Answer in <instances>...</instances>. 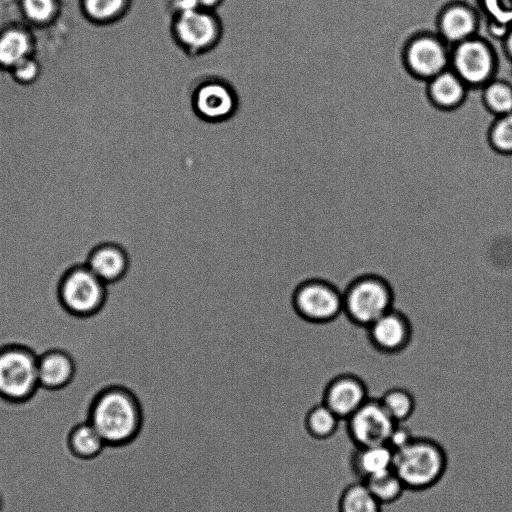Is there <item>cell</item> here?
Instances as JSON below:
<instances>
[{"label": "cell", "instance_id": "obj_13", "mask_svg": "<svg viewBox=\"0 0 512 512\" xmlns=\"http://www.w3.org/2000/svg\"><path fill=\"white\" fill-rule=\"evenodd\" d=\"M369 398L367 385L359 376L343 373L326 382L321 401L345 421Z\"/></svg>", "mask_w": 512, "mask_h": 512}, {"label": "cell", "instance_id": "obj_34", "mask_svg": "<svg viewBox=\"0 0 512 512\" xmlns=\"http://www.w3.org/2000/svg\"><path fill=\"white\" fill-rule=\"evenodd\" d=\"M75 374V373H74ZM79 376V375H78ZM81 377V376H80ZM82 378V377H81ZM83 379V378H82ZM85 380V379H84ZM86 381V380H85ZM88 382V381H87ZM89 383V382H88ZM90 384V383H89ZM91 385V384H90ZM92 386V385H91ZM93 387V386H92ZM94 388V387H93ZM95 389V388H94ZM96 390V389H95ZM97 391V390H96ZM98 392V391H97ZM99 393V392H98ZM100 395V393H99Z\"/></svg>", "mask_w": 512, "mask_h": 512}, {"label": "cell", "instance_id": "obj_11", "mask_svg": "<svg viewBox=\"0 0 512 512\" xmlns=\"http://www.w3.org/2000/svg\"><path fill=\"white\" fill-rule=\"evenodd\" d=\"M60 296L64 306L78 315L96 311L105 298V283L86 266L73 269L64 278Z\"/></svg>", "mask_w": 512, "mask_h": 512}, {"label": "cell", "instance_id": "obj_8", "mask_svg": "<svg viewBox=\"0 0 512 512\" xmlns=\"http://www.w3.org/2000/svg\"><path fill=\"white\" fill-rule=\"evenodd\" d=\"M451 48L435 32L414 35L404 49L407 69L417 78L429 81L450 67Z\"/></svg>", "mask_w": 512, "mask_h": 512}, {"label": "cell", "instance_id": "obj_30", "mask_svg": "<svg viewBox=\"0 0 512 512\" xmlns=\"http://www.w3.org/2000/svg\"><path fill=\"white\" fill-rule=\"evenodd\" d=\"M226 0H173L169 8V15L178 10L201 9L217 11L225 4Z\"/></svg>", "mask_w": 512, "mask_h": 512}, {"label": "cell", "instance_id": "obj_31", "mask_svg": "<svg viewBox=\"0 0 512 512\" xmlns=\"http://www.w3.org/2000/svg\"><path fill=\"white\" fill-rule=\"evenodd\" d=\"M414 437L412 431L404 423H397L391 430L386 444L393 452H396L410 443Z\"/></svg>", "mask_w": 512, "mask_h": 512}, {"label": "cell", "instance_id": "obj_6", "mask_svg": "<svg viewBox=\"0 0 512 512\" xmlns=\"http://www.w3.org/2000/svg\"><path fill=\"white\" fill-rule=\"evenodd\" d=\"M294 307L309 322L331 324L343 313V295L329 279L311 278L296 289Z\"/></svg>", "mask_w": 512, "mask_h": 512}, {"label": "cell", "instance_id": "obj_24", "mask_svg": "<svg viewBox=\"0 0 512 512\" xmlns=\"http://www.w3.org/2000/svg\"><path fill=\"white\" fill-rule=\"evenodd\" d=\"M477 4L489 33L501 41L512 26V0H477Z\"/></svg>", "mask_w": 512, "mask_h": 512}, {"label": "cell", "instance_id": "obj_19", "mask_svg": "<svg viewBox=\"0 0 512 512\" xmlns=\"http://www.w3.org/2000/svg\"><path fill=\"white\" fill-rule=\"evenodd\" d=\"M73 363L60 351H52L38 359L39 384L47 388H59L72 377Z\"/></svg>", "mask_w": 512, "mask_h": 512}, {"label": "cell", "instance_id": "obj_25", "mask_svg": "<svg viewBox=\"0 0 512 512\" xmlns=\"http://www.w3.org/2000/svg\"><path fill=\"white\" fill-rule=\"evenodd\" d=\"M482 100L496 117L512 113V82L495 77L482 87Z\"/></svg>", "mask_w": 512, "mask_h": 512}, {"label": "cell", "instance_id": "obj_10", "mask_svg": "<svg viewBox=\"0 0 512 512\" xmlns=\"http://www.w3.org/2000/svg\"><path fill=\"white\" fill-rule=\"evenodd\" d=\"M346 432L354 447L386 444L395 423L379 398H369L345 420Z\"/></svg>", "mask_w": 512, "mask_h": 512}, {"label": "cell", "instance_id": "obj_2", "mask_svg": "<svg viewBox=\"0 0 512 512\" xmlns=\"http://www.w3.org/2000/svg\"><path fill=\"white\" fill-rule=\"evenodd\" d=\"M448 466L444 447L429 437L415 436L394 452L393 469L406 490L425 491L440 482Z\"/></svg>", "mask_w": 512, "mask_h": 512}, {"label": "cell", "instance_id": "obj_29", "mask_svg": "<svg viewBox=\"0 0 512 512\" xmlns=\"http://www.w3.org/2000/svg\"><path fill=\"white\" fill-rule=\"evenodd\" d=\"M488 137L495 151L512 156V113L496 117L490 126Z\"/></svg>", "mask_w": 512, "mask_h": 512}, {"label": "cell", "instance_id": "obj_12", "mask_svg": "<svg viewBox=\"0 0 512 512\" xmlns=\"http://www.w3.org/2000/svg\"><path fill=\"white\" fill-rule=\"evenodd\" d=\"M482 16L475 6L460 0L446 3L437 18V34L449 47L479 35Z\"/></svg>", "mask_w": 512, "mask_h": 512}, {"label": "cell", "instance_id": "obj_9", "mask_svg": "<svg viewBox=\"0 0 512 512\" xmlns=\"http://www.w3.org/2000/svg\"><path fill=\"white\" fill-rule=\"evenodd\" d=\"M191 105L198 118L217 124L234 116L238 109V96L233 86L225 80L207 78L193 89Z\"/></svg>", "mask_w": 512, "mask_h": 512}, {"label": "cell", "instance_id": "obj_16", "mask_svg": "<svg viewBox=\"0 0 512 512\" xmlns=\"http://www.w3.org/2000/svg\"><path fill=\"white\" fill-rule=\"evenodd\" d=\"M394 452L387 444L354 447L350 469L360 481L393 468Z\"/></svg>", "mask_w": 512, "mask_h": 512}, {"label": "cell", "instance_id": "obj_14", "mask_svg": "<svg viewBox=\"0 0 512 512\" xmlns=\"http://www.w3.org/2000/svg\"><path fill=\"white\" fill-rule=\"evenodd\" d=\"M366 330L371 346L383 354L400 353L412 340V325L409 318L394 308L375 320Z\"/></svg>", "mask_w": 512, "mask_h": 512}, {"label": "cell", "instance_id": "obj_5", "mask_svg": "<svg viewBox=\"0 0 512 512\" xmlns=\"http://www.w3.org/2000/svg\"><path fill=\"white\" fill-rule=\"evenodd\" d=\"M450 68L469 88H480L495 78L499 60L491 43L477 35L451 47Z\"/></svg>", "mask_w": 512, "mask_h": 512}, {"label": "cell", "instance_id": "obj_33", "mask_svg": "<svg viewBox=\"0 0 512 512\" xmlns=\"http://www.w3.org/2000/svg\"><path fill=\"white\" fill-rule=\"evenodd\" d=\"M2 506H3V501H2V496L0 494V512H1Z\"/></svg>", "mask_w": 512, "mask_h": 512}, {"label": "cell", "instance_id": "obj_22", "mask_svg": "<svg viewBox=\"0 0 512 512\" xmlns=\"http://www.w3.org/2000/svg\"><path fill=\"white\" fill-rule=\"evenodd\" d=\"M68 444L74 455L84 459L98 456L106 446L99 432L89 421L81 422L72 428Z\"/></svg>", "mask_w": 512, "mask_h": 512}, {"label": "cell", "instance_id": "obj_26", "mask_svg": "<svg viewBox=\"0 0 512 512\" xmlns=\"http://www.w3.org/2000/svg\"><path fill=\"white\" fill-rule=\"evenodd\" d=\"M363 482L382 505L397 502L406 491L403 482L393 468Z\"/></svg>", "mask_w": 512, "mask_h": 512}, {"label": "cell", "instance_id": "obj_20", "mask_svg": "<svg viewBox=\"0 0 512 512\" xmlns=\"http://www.w3.org/2000/svg\"><path fill=\"white\" fill-rule=\"evenodd\" d=\"M342 421L322 401L313 404L305 413L303 426L306 434L314 441L332 438Z\"/></svg>", "mask_w": 512, "mask_h": 512}, {"label": "cell", "instance_id": "obj_32", "mask_svg": "<svg viewBox=\"0 0 512 512\" xmlns=\"http://www.w3.org/2000/svg\"><path fill=\"white\" fill-rule=\"evenodd\" d=\"M501 42L504 55L512 63V26L508 29Z\"/></svg>", "mask_w": 512, "mask_h": 512}, {"label": "cell", "instance_id": "obj_4", "mask_svg": "<svg viewBox=\"0 0 512 512\" xmlns=\"http://www.w3.org/2000/svg\"><path fill=\"white\" fill-rule=\"evenodd\" d=\"M169 18L171 36L187 55H204L215 49L222 39L223 23L217 11L178 10Z\"/></svg>", "mask_w": 512, "mask_h": 512}, {"label": "cell", "instance_id": "obj_3", "mask_svg": "<svg viewBox=\"0 0 512 512\" xmlns=\"http://www.w3.org/2000/svg\"><path fill=\"white\" fill-rule=\"evenodd\" d=\"M343 313L353 324L367 328L394 304L391 284L378 274L354 278L342 292Z\"/></svg>", "mask_w": 512, "mask_h": 512}, {"label": "cell", "instance_id": "obj_1", "mask_svg": "<svg viewBox=\"0 0 512 512\" xmlns=\"http://www.w3.org/2000/svg\"><path fill=\"white\" fill-rule=\"evenodd\" d=\"M88 421L99 432L106 445H124L133 441L143 424L141 405L126 388L112 387L94 401Z\"/></svg>", "mask_w": 512, "mask_h": 512}, {"label": "cell", "instance_id": "obj_21", "mask_svg": "<svg viewBox=\"0 0 512 512\" xmlns=\"http://www.w3.org/2000/svg\"><path fill=\"white\" fill-rule=\"evenodd\" d=\"M86 17L99 25H115L132 10V0H81Z\"/></svg>", "mask_w": 512, "mask_h": 512}, {"label": "cell", "instance_id": "obj_27", "mask_svg": "<svg viewBox=\"0 0 512 512\" xmlns=\"http://www.w3.org/2000/svg\"><path fill=\"white\" fill-rule=\"evenodd\" d=\"M383 408L395 423H404L414 413L416 400L406 388L392 387L379 398Z\"/></svg>", "mask_w": 512, "mask_h": 512}, {"label": "cell", "instance_id": "obj_28", "mask_svg": "<svg viewBox=\"0 0 512 512\" xmlns=\"http://www.w3.org/2000/svg\"><path fill=\"white\" fill-rule=\"evenodd\" d=\"M20 8L27 22L36 26L52 23L59 15V0H20Z\"/></svg>", "mask_w": 512, "mask_h": 512}, {"label": "cell", "instance_id": "obj_17", "mask_svg": "<svg viewBox=\"0 0 512 512\" xmlns=\"http://www.w3.org/2000/svg\"><path fill=\"white\" fill-rule=\"evenodd\" d=\"M468 89L451 68L427 81V91L432 103L445 110L460 106L467 97Z\"/></svg>", "mask_w": 512, "mask_h": 512}, {"label": "cell", "instance_id": "obj_18", "mask_svg": "<svg viewBox=\"0 0 512 512\" xmlns=\"http://www.w3.org/2000/svg\"><path fill=\"white\" fill-rule=\"evenodd\" d=\"M86 267L106 284L123 277L128 268V257L120 246L105 244L93 251Z\"/></svg>", "mask_w": 512, "mask_h": 512}, {"label": "cell", "instance_id": "obj_23", "mask_svg": "<svg viewBox=\"0 0 512 512\" xmlns=\"http://www.w3.org/2000/svg\"><path fill=\"white\" fill-rule=\"evenodd\" d=\"M382 504L363 481L347 485L337 501V512H382Z\"/></svg>", "mask_w": 512, "mask_h": 512}, {"label": "cell", "instance_id": "obj_7", "mask_svg": "<svg viewBox=\"0 0 512 512\" xmlns=\"http://www.w3.org/2000/svg\"><path fill=\"white\" fill-rule=\"evenodd\" d=\"M39 385L38 359L29 351L9 348L0 352V395L20 401Z\"/></svg>", "mask_w": 512, "mask_h": 512}, {"label": "cell", "instance_id": "obj_15", "mask_svg": "<svg viewBox=\"0 0 512 512\" xmlns=\"http://www.w3.org/2000/svg\"><path fill=\"white\" fill-rule=\"evenodd\" d=\"M35 25H14L0 32V67L11 70L33 55Z\"/></svg>", "mask_w": 512, "mask_h": 512}]
</instances>
